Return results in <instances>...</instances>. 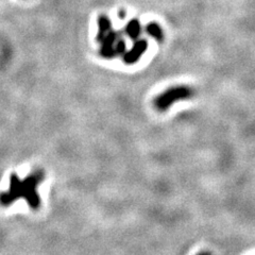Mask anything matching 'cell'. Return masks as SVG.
<instances>
[{
	"label": "cell",
	"mask_w": 255,
	"mask_h": 255,
	"mask_svg": "<svg viewBox=\"0 0 255 255\" xmlns=\"http://www.w3.org/2000/svg\"><path fill=\"white\" fill-rule=\"evenodd\" d=\"M140 32H141V26H140V22L137 19H131L127 23L126 33L131 39H133V41L138 39Z\"/></svg>",
	"instance_id": "cell-6"
},
{
	"label": "cell",
	"mask_w": 255,
	"mask_h": 255,
	"mask_svg": "<svg viewBox=\"0 0 255 255\" xmlns=\"http://www.w3.org/2000/svg\"><path fill=\"white\" fill-rule=\"evenodd\" d=\"M44 179L45 173L41 169L33 171L23 179L13 174L10 179L9 189L0 194V204L2 206H9L16 200L23 199L28 202L32 210H37L41 205L37 187Z\"/></svg>",
	"instance_id": "cell-1"
},
{
	"label": "cell",
	"mask_w": 255,
	"mask_h": 255,
	"mask_svg": "<svg viewBox=\"0 0 255 255\" xmlns=\"http://www.w3.org/2000/svg\"><path fill=\"white\" fill-rule=\"evenodd\" d=\"M115 50H116V54H124L127 51V46H126V42L124 41L123 38L119 37L118 41L115 45Z\"/></svg>",
	"instance_id": "cell-8"
},
{
	"label": "cell",
	"mask_w": 255,
	"mask_h": 255,
	"mask_svg": "<svg viewBox=\"0 0 255 255\" xmlns=\"http://www.w3.org/2000/svg\"><path fill=\"white\" fill-rule=\"evenodd\" d=\"M147 48H148V43L146 39L143 38L136 39L131 49L124 53V62L126 64H129V65H132V64L138 62L141 55L146 52Z\"/></svg>",
	"instance_id": "cell-4"
},
{
	"label": "cell",
	"mask_w": 255,
	"mask_h": 255,
	"mask_svg": "<svg viewBox=\"0 0 255 255\" xmlns=\"http://www.w3.org/2000/svg\"><path fill=\"white\" fill-rule=\"evenodd\" d=\"M146 32L153 38H155L157 42H162L164 38V32L161 26L157 22H149L146 27Z\"/></svg>",
	"instance_id": "cell-7"
},
{
	"label": "cell",
	"mask_w": 255,
	"mask_h": 255,
	"mask_svg": "<svg viewBox=\"0 0 255 255\" xmlns=\"http://www.w3.org/2000/svg\"><path fill=\"white\" fill-rule=\"evenodd\" d=\"M112 30V21L107 15H101L98 18V34H97V41L101 42L102 38L105 37L108 32Z\"/></svg>",
	"instance_id": "cell-5"
},
{
	"label": "cell",
	"mask_w": 255,
	"mask_h": 255,
	"mask_svg": "<svg viewBox=\"0 0 255 255\" xmlns=\"http://www.w3.org/2000/svg\"><path fill=\"white\" fill-rule=\"evenodd\" d=\"M197 255H212L210 252H200V253H198Z\"/></svg>",
	"instance_id": "cell-9"
},
{
	"label": "cell",
	"mask_w": 255,
	"mask_h": 255,
	"mask_svg": "<svg viewBox=\"0 0 255 255\" xmlns=\"http://www.w3.org/2000/svg\"><path fill=\"white\" fill-rule=\"evenodd\" d=\"M193 96H194V91L189 86H185V85L173 86L157 96V97L154 99V107L158 111L164 112L167 109H169L173 103H175L177 101L189 99L193 97Z\"/></svg>",
	"instance_id": "cell-2"
},
{
	"label": "cell",
	"mask_w": 255,
	"mask_h": 255,
	"mask_svg": "<svg viewBox=\"0 0 255 255\" xmlns=\"http://www.w3.org/2000/svg\"><path fill=\"white\" fill-rule=\"evenodd\" d=\"M121 37L118 32L111 30L108 32V34L102 38L100 42L101 48H100V54L101 57L106 59H113L116 57V50H115V45L118 41V38Z\"/></svg>",
	"instance_id": "cell-3"
},
{
	"label": "cell",
	"mask_w": 255,
	"mask_h": 255,
	"mask_svg": "<svg viewBox=\"0 0 255 255\" xmlns=\"http://www.w3.org/2000/svg\"><path fill=\"white\" fill-rule=\"evenodd\" d=\"M119 17H121V18H125V12H124V11L119 12Z\"/></svg>",
	"instance_id": "cell-10"
}]
</instances>
